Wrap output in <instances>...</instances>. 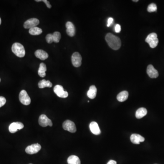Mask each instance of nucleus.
Returning <instances> with one entry per match:
<instances>
[{
  "instance_id": "20e7f679",
  "label": "nucleus",
  "mask_w": 164,
  "mask_h": 164,
  "mask_svg": "<svg viewBox=\"0 0 164 164\" xmlns=\"http://www.w3.org/2000/svg\"><path fill=\"white\" fill-rule=\"evenodd\" d=\"M19 100L21 103L25 105H29L31 103V99L26 91L22 90L20 92L19 96Z\"/></svg>"
},
{
  "instance_id": "5701e85b",
  "label": "nucleus",
  "mask_w": 164,
  "mask_h": 164,
  "mask_svg": "<svg viewBox=\"0 0 164 164\" xmlns=\"http://www.w3.org/2000/svg\"><path fill=\"white\" fill-rule=\"evenodd\" d=\"M42 32V30L39 27H32L29 30V33L32 35H38L41 34Z\"/></svg>"
},
{
  "instance_id": "bb28decb",
  "label": "nucleus",
  "mask_w": 164,
  "mask_h": 164,
  "mask_svg": "<svg viewBox=\"0 0 164 164\" xmlns=\"http://www.w3.org/2000/svg\"><path fill=\"white\" fill-rule=\"evenodd\" d=\"M6 101V99L5 98L2 96H0V108L5 105Z\"/></svg>"
},
{
  "instance_id": "f704fd0d",
  "label": "nucleus",
  "mask_w": 164,
  "mask_h": 164,
  "mask_svg": "<svg viewBox=\"0 0 164 164\" xmlns=\"http://www.w3.org/2000/svg\"></svg>"
},
{
  "instance_id": "f257e3e1",
  "label": "nucleus",
  "mask_w": 164,
  "mask_h": 164,
  "mask_svg": "<svg viewBox=\"0 0 164 164\" xmlns=\"http://www.w3.org/2000/svg\"><path fill=\"white\" fill-rule=\"evenodd\" d=\"M105 40L108 45L113 50H117L121 47V42L120 38L112 33L107 34L105 37Z\"/></svg>"
},
{
  "instance_id": "b1692460",
  "label": "nucleus",
  "mask_w": 164,
  "mask_h": 164,
  "mask_svg": "<svg viewBox=\"0 0 164 164\" xmlns=\"http://www.w3.org/2000/svg\"><path fill=\"white\" fill-rule=\"evenodd\" d=\"M52 38L54 42L58 43L59 42L61 38V33L59 32H55L52 34Z\"/></svg>"
},
{
  "instance_id": "7c9ffc66",
  "label": "nucleus",
  "mask_w": 164,
  "mask_h": 164,
  "mask_svg": "<svg viewBox=\"0 0 164 164\" xmlns=\"http://www.w3.org/2000/svg\"><path fill=\"white\" fill-rule=\"evenodd\" d=\"M107 164H117V162L115 160H110L108 162Z\"/></svg>"
},
{
  "instance_id": "6e6552de",
  "label": "nucleus",
  "mask_w": 164,
  "mask_h": 164,
  "mask_svg": "<svg viewBox=\"0 0 164 164\" xmlns=\"http://www.w3.org/2000/svg\"><path fill=\"white\" fill-rule=\"evenodd\" d=\"M41 149V146L39 144H32V145L27 146L26 149V152L30 155L36 154L38 153Z\"/></svg>"
},
{
  "instance_id": "393cba45",
  "label": "nucleus",
  "mask_w": 164,
  "mask_h": 164,
  "mask_svg": "<svg viewBox=\"0 0 164 164\" xmlns=\"http://www.w3.org/2000/svg\"><path fill=\"white\" fill-rule=\"evenodd\" d=\"M157 7L156 4L151 3L148 6L147 11L149 12H155L157 11Z\"/></svg>"
},
{
  "instance_id": "cd10ccee",
  "label": "nucleus",
  "mask_w": 164,
  "mask_h": 164,
  "mask_svg": "<svg viewBox=\"0 0 164 164\" xmlns=\"http://www.w3.org/2000/svg\"><path fill=\"white\" fill-rule=\"evenodd\" d=\"M37 2H40V1H43V2H44L45 3L46 5L49 8H51L52 7L51 5L50 4L49 2L47 0H36L35 1Z\"/></svg>"
},
{
  "instance_id": "39448f33",
  "label": "nucleus",
  "mask_w": 164,
  "mask_h": 164,
  "mask_svg": "<svg viewBox=\"0 0 164 164\" xmlns=\"http://www.w3.org/2000/svg\"><path fill=\"white\" fill-rule=\"evenodd\" d=\"M62 127L64 130L71 133H75L77 130L76 127L74 123L69 120H67L64 122L62 124Z\"/></svg>"
},
{
  "instance_id": "2f4dec72",
  "label": "nucleus",
  "mask_w": 164,
  "mask_h": 164,
  "mask_svg": "<svg viewBox=\"0 0 164 164\" xmlns=\"http://www.w3.org/2000/svg\"><path fill=\"white\" fill-rule=\"evenodd\" d=\"M138 1H139L138 0H136V1H135V0H134V1H134V2H138Z\"/></svg>"
},
{
  "instance_id": "0eeeda50",
  "label": "nucleus",
  "mask_w": 164,
  "mask_h": 164,
  "mask_svg": "<svg viewBox=\"0 0 164 164\" xmlns=\"http://www.w3.org/2000/svg\"><path fill=\"white\" fill-rule=\"evenodd\" d=\"M39 124L42 127H45L47 126H52V123L46 115H42L39 118Z\"/></svg>"
},
{
  "instance_id": "412c9836",
  "label": "nucleus",
  "mask_w": 164,
  "mask_h": 164,
  "mask_svg": "<svg viewBox=\"0 0 164 164\" xmlns=\"http://www.w3.org/2000/svg\"><path fill=\"white\" fill-rule=\"evenodd\" d=\"M38 87L40 89H43L45 87L51 88L52 86V83L50 81L46 80L45 79L42 80L38 83Z\"/></svg>"
},
{
  "instance_id": "473e14b6",
  "label": "nucleus",
  "mask_w": 164,
  "mask_h": 164,
  "mask_svg": "<svg viewBox=\"0 0 164 164\" xmlns=\"http://www.w3.org/2000/svg\"><path fill=\"white\" fill-rule=\"evenodd\" d=\"M1 18H0V25L1 24Z\"/></svg>"
},
{
  "instance_id": "f8f14e48",
  "label": "nucleus",
  "mask_w": 164,
  "mask_h": 164,
  "mask_svg": "<svg viewBox=\"0 0 164 164\" xmlns=\"http://www.w3.org/2000/svg\"><path fill=\"white\" fill-rule=\"evenodd\" d=\"M147 73L150 78L155 79L159 76V73L158 71L154 68L152 65H149L147 67Z\"/></svg>"
},
{
  "instance_id": "f3484780",
  "label": "nucleus",
  "mask_w": 164,
  "mask_h": 164,
  "mask_svg": "<svg viewBox=\"0 0 164 164\" xmlns=\"http://www.w3.org/2000/svg\"><path fill=\"white\" fill-rule=\"evenodd\" d=\"M97 88L95 85L91 86L87 92V96L90 99H95L97 95Z\"/></svg>"
},
{
  "instance_id": "f03ea898",
  "label": "nucleus",
  "mask_w": 164,
  "mask_h": 164,
  "mask_svg": "<svg viewBox=\"0 0 164 164\" xmlns=\"http://www.w3.org/2000/svg\"><path fill=\"white\" fill-rule=\"evenodd\" d=\"M11 50L12 52L18 57H23L25 55L24 47L21 43L18 42L14 43L12 45Z\"/></svg>"
},
{
  "instance_id": "c85d7f7f",
  "label": "nucleus",
  "mask_w": 164,
  "mask_h": 164,
  "mask_svg": "<svg viewBox=\"0 0 164 164\" xmlns=\"http://www.w3.org/2000/svg\"><path fill=\"white\" fill-rule=\"evenodd\" d=\"M121 26L120 25L117 24L115 26V31L117 33H119L121 31Z\"/></svg>"
},
{
  "instance_id": "9b49d317",
  "label": "nucleus",
  "mask_w": 164,
  "mask_h": 164,
  "mask_svg": "<svg viewBox=\"0 0 164 164\" xmlns=\"http://www.w3.org/2000/svg\"><path fill=\"white\" fill-rule=\"evenodd\" d=\"M24 125L21 122H13L11 123L9 127V130L11 133H15L17 130L23 129Z\"/></svg>"
},
{
  "instance_id": "7ed1b4c3",
  "label": "nucleus",
  "mask_w": 164,
  "mask_h": 164,
  "mask_svg": "<svg viewBox=\"0 0 164 164\" xmlns=\"http://www.w3.org/2000/svg\"><path fill=\"white\" fill-rule=\"evenodd\" d=\"M145 42L149 44L150 47L154 49L157 47L159 43L157 35L155 33H151L148 35L145 39Z\"/></svg>"
},
{
  "instance_id": "a878e982",
  "label": "nucleus",
  "mask_w": 164,
  "mask_h": 164,
  "mask_svg": "<svg viewBox=\"0 0 164 164\" xmlns=\"http://www.w3.org/2000/svg\"><path fill=\"white\" fill-rule=\"evenodd\" d=\"M46 39L47 43H52L54 41H53V38H52V34H48L46 37Z\"/></svg>"
},
{
  "instance_id": "4be33fe9",
  "label": "nucleus",
  "mask_w": 164,
  "mask_h": 164,
  "mask_svg": "<svg viewBox=\"0 0 164 164\" xmlns=\"http://www.w3.org/2000/svg\"><path fill=\"white\" fill-rule=\"evenodd\" d=\"M67 163L69 164H81V161L78 156L73 155L68 158Z\"/></svg>"
},
{
  "instance_id": "2eb2a0df",
  "label": "nucleus",
  "mask_w": 164,
  "mask_h": 164,
  "mask_svg": "<svg viewBox=\"0 0 164 164\" xmlns=\"http://www.w3.org/2000/svg\"><path fill=\"white\" fill-rule=\"evenodd\" d=\"M35 55L37 58L41 60H45L49 57V54L47 52L41 49L37 50L35 52Z\"/></svg>"
},
{
  "instance_id": "72a5a7b5",
  "label": "nucleus",
  "mask_w": 164,
  "mask_h": 164,
  "mask_svg": "<svg viewBox=\"0 0 164 164\" xmlns=\"http://www.w3.org/2000/svg\"><path fill=\"white\" fill-rule=\"evenodd\" d=\"M0 82H1V79H0Z\"/></svg>"
},
{
  "instance_id": "423d86ee",
  "label": "nucleus",
  "mask_w": 164,
  "mask_h": 164,
  "mask_svg": "<svg viewBox=\"0 0 164 164\" xmlns=\"http://www.w3.org/2000/svg\"><path fill=\"white\" fill-rule=\"evenodd\" d=\"M54 92L56 94L58 97L62 98H66L69 95L67 92L64 90L62 86L57 85L54 89Z\"/></svg>"
},
{
  "instance_id": "ddd939ff",
  "label": "nucleus",
  "mask_w": 164,
  "mask_h": 164,
  "mask_svg": "<svg viewBox=\"0 0 164 164\" xmlns=\"http://www.w3.org/2000/svg\"><path fill=\"white\" fill-rule=\"evenodd\" d=\"M67 34L70 37H74L75 34L76 29L74 26L72 22L67 21L66 24Z\"/></svg>"
},
{
  "instance_id": "a211bd4d",
  "label": "nucleus",
  "mask_w": 164,
  "mask_h": 164,
  "mask_svg": "<svg viewBox=\"0 0 164 164\" xmlns=\"http://www.w3.org/2000/svg\"><path fill=\"white\" fill-rule=\"evenodd\" d=\"M129 93L127 91H123L118 94L117 99L120 102H124L128 99Z\"/></svg>"
},
{
  "instance_id": "dca6fc26",
  "label": "nucleus",
  "mask_w": 164,
  "mask_h": 164,
  "mask_svg": "<svg viewBox=\"0 0 164 164\" xmlns=\"http://www.w3.org/2000/svg\"><path fill=\"white\" fill-rule=\"evenodd\" d=\"M90 128L92 133L94 135H99L100 134V130L98 124L96 122H92L90 124Z\"/></svg>"
},
{
  "instance_id": "4468645a",
  "label": "nucleus",
  "mask_w": 164,
  "mask_h": 164,
  "mask_svg": "<svg viewBox=\"0 0 164 164\" xmlns=\"http://www.w3.org/2000/svg\"><path fill=\"white\" fill-rule=\"evenodd\" d=\"M145 138L140 135L137 134H133L130 136V140L135 144H140V142H144Z\"/></svg>"
},
{
  "instance_id": "6ab92c4d",
  "label": "nucleus",
  "mask_w": 164,
  "mask_h": 164,
  "mask_svg": "<svg viewBox=\"0 0 164 164\" xmlns=\"http://www.w3.org/2000/svg\"><path fill=\"white\" fill-rule=\"evenodd\" d=\"M147 114V110L145 108H140L136 111L135 116L137 119H141L144 116H145Z\"/></svg>"
},
{
  "instance_id": "9d476101",
  "label": "nucleus",
  "mask_w": 164,
  "mask_h": 164,
  "mask_svg": "<svg viewBox=\"0 0 164 164\" xmlns=\"http://www.w3.org/2000/svg\"><path fill=\"white\" fill-rule=\"evenodd\" d=\"M39 24V21L37 18H32L26 20L24 24V27L26 29H31L36 27Z\"/></svg>"
},
{
  "instance_id": "c756f323",
  "label": "nucleus",
  "mask_w": 164,
  "mask_h": 164,
  "mask_svg": "<svg viewBox=\"0 0 164 164\" xmlns=\"http://www.w3.org/2000/svg\"><path fill=\"white\" fill-rule=\"evenodd\" d=\"M113 21H114V19H113L112 17H110V18L108 19L107 26L109 27V26H110L112 24Z\"/></svg>"
},
{
  "instance_id": "1a4fd4ad",
  "label": "nucleus",
  "mask_w": 164,
  "mask_h": 164,
  "mask_svg": "<svg viewBox=\"0 0 164 164\" xmlns=\"http://www.w3.org/2000/svg\"><path fill=\"white\" fill-rule=\"evenodd\" d=\"M82 57L79 52H75L72 56V62L75 67L80 66L82 64Z\"/></svg>"
},
{
  "instance_id": "aec40b11",
  "label": "nucleus",
  "mask_w": 164,
  "mask_h": 164,
  "mask_svg": "<svg viewBox=\"0 0 164 164\" xmlns=\"http://www.w3.org/2000/svg\"><path fill=\"white\" fill-rule=\"evenodd\" d=\"M47 71V66L44 63H41L39 68L38 69V74L40 77L44 78L46 76V72Z\"/></svg>"
}]
</instances>
